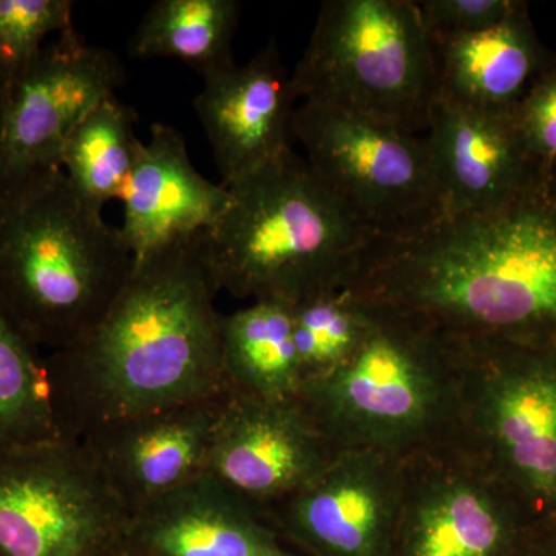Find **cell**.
<instances>
[{"label": "cell", "mask_w": 556, "mask_h": 556, "mask_svg": "<svg viewBox=\"0 0 556 556\" xmlns=\"http://www.w3.org/2000/svg\"><path fill=\"white\" fill-rule=\"evenodd\" d=\"M343 289L452 338L556 348V164L493 211L372 239Z\"/></svg>", "instance_id": "1"}, {"label": "cell", "mask_w": 556, "mask_h": 556, "mask_svg": "<svg viewBox=\"0 0 556 556\" xmlns=\"http://www.w3.org/2000/svg\"><path fill=\"white\" fill-rule=\"evenodd\" d=\"M201 233L134 260L105 316L46 358L61 437L228 391Z\"/></svg>", "instance_id": "2"}, {"label": "cell", "mask_w": 556, "mask_h": 556, "mask_svg": "<svg viewBox=\"0 0 556 556\" xmlns=\"http://www.w3.org/2000/svg\"><path fill=\"white\" fill-rule=\"evenodd\" d=\"M228 189L201 249L218 292L232 298L295 306L343 289L375 239L294 150Z\"/></svg>", "instance_id": "3"}, {"label": "cell", "mask_w": 556, "mask_h": 556, "mask_svg": "<svg viewBox=\"0 0 556 556\" xmlns=\"http://www.w3.org/2000/svg\"><path fill=\"white\" fill-rule=\"evenodd\" d=\"M362 303L371 316L367 334L342 365L303 383L302 407L338 455L372 452L407 463L457 445L456 339L419 318Z\"/></svg>", "instance_id": "4"}, {"label": "cell", "mask_w": 556, "mask_h": 556, "mask_svg": "<svg viewBox=\"0 0 556 556\" xmlns=\"http://www.w3.org/2000/svg\"><path fill=\"white\" fill-rule=\"evenodd\" d=\"M131 269L121 229L80 201L65 175L0 214V306L36 348L53 353L86 336Z\"/></svg>", "instance_id": "5"}, {"label": "cell", "mask_w": 556, "mask_h": 556, "mask_svg": "<svg viewBox=\"0 0 556 556\" xmlns=\"http://www.w3.org/2000/svg\"><path fill=\"white\" fill-rule=\"evenodd\" d=\"M295 98L426 134L433 42L416 0H327L291 75Z\"/></svg>", "instance_id": "6"}, {"label": "cell", "mask_w": 556, "mask_h": 556, "mask_svg": "<svg viewBox=\"0 0 556 556\" xmlns=\"http://www.w3.org/2000/svg\"><path fill=\"white\" fill-rule=\"evenodd\" d=\"M456 343L457 447L482 464L530 514H556V348L495 339Z\"/></svg>", "instance_id": "7"}, {"label": "cell", "mask_w": 556, "mask_h": 556, "mask_svg": "<svg viewBox=\"0 0 556 556\" xmlns=\"http://www.w3.org/2000/svg\"><path fill=\"white\" fill-rule=\"evenodd\" d=\"M294 137L314 174L375 239L412 236L441 218L426 134L303 101Z\"/></svg>", "instance_id": "8"}, {"label": "cell", "mask_w": 556, "mask_h": 556, "mask_svg": "<svg viewBox=\"0 0 556 556\" xmlns=\"http://www.w3.org/2000/svg\"><path fill=\"white\" fill-rule=\"evenodd\" d=\"M123 83L115 54L75 30L46 46L17 75L0 79V214L64 175L70 135Z\"/></svg>", "instance_id": "9"}, {"label": "cell", "mask_w": 556, "mask_h": 556, "mask_svg": "<svg viewBox=\"0 0 556 556\" xmlns=\"http://www.w3.org/2000/svg\"><path fill=\"white\" fill-rule=\"evenodd\" d=\"M127 522L86 442L0 453V556H97Z\"/></svg>", "instance_id": "10"}, {"label": "cell", "mask_w": 556, "mask_h": 556, "mask_svg": "<svg viewBox=\"0 0 556 556\" xmlns=\"http://www.w3.org/2000/svg\"><path fill=\"white\" fill-rule=\"evenodd\" d=\"M519 504L466 450H437L404 466L390 556H511Z\"/></svg>", "instance_id": "11"}, {"label": "cell", "mask_w": 556, "mask_h": 556, "mask_svg": "<svg viewBox=\"0 0 556 556\" xmlns=\"http://www.w3.org/2000/svg\"><path fill=\"white\" fill-rule=\"evenodd\" d=\"M404 466L379 453H339L313 484L263 515L300 556H390Z\"/></svg>", "instance_id": "12"}, {"label": "cell", "mask_w": 556, "mask_h": 556, "mask_svg": "<svg viewBox=\"0 0 556 556\" xmlns=\"http://www.w3.org/2000/svg\"><path fill=\"white\" fill-rule=\"evenodd\" d=\"M336 456L298 397L266 401L230 391L206 473L263 514L313 484Z\"/></svg>", "instance_id": "13"}, {"label": "cell", "mask_w": 556, "mask_h": 556, "mask_svg": "<svg viewBox=\"0 0 556 556\" xmlns=\"http://www.w3.org/2000/svg\"><path fill=\"white\" fill-rule=\"evenodd\" d=\"M441 217L503 206L548 169L530 152L515 110L468 108L437 97L426 131Z\"/></svg>", "instance_id": "14"}, {"label": "cell", "mask_w": 556, "mask_h": 556, "mask_svg": "<svg viewBox=\"0 0 556 556\" xmlns=\"http://www.w3.org/2000/svg\"><path fill=\"white\" fill-rule=\"evenodd\" d=\"M230 390L91 431L87 444L129 518L206 473Z\"/></svg>", "instance_id": "15"}, {"label": "cell", "mask_w": 556, "mask_h": 556, "mask_svg": "<svg viewBox=\"0 0 556 556\" xmlns=\"http://www.w3.org/2000/svg\"><path fill=\"white\" fill-rule=\"evenodd\" d=\"M203 79L193 105L223 186L228 188L292 150L298 98L276 39L247 64L229 65Z\"/></svg>", "instance_id": "16"}, {"label": "cell", "mask_w": 556, "mask_h": 556, "mask_svg": "<svg viewBox=\"0 0 556 556\" xmlns=\"http://www.w3.org/2000/svg\"><path fill=\"white\" fill-rule=\"evenodd\" d=\"M121 201V233L134 260H141L214 228L229 206L230 192L193 167L177 129L156 123Z\"/></svg>", "instance_id": "17"}, {"label": "cell", "mask_w": 556, "mask_h": 556, "mask_svg": "<svg viewBox=\"0 0 556 556\" xmlns=\"http://www.w3.org/2000/svg\"><path fill=\"white\" fill-rule=\"evenodd\" d=\"M126 533L153 556H300L257 507L207 473L131 515Z\"/></svg>", "instance_id": "18"}, {"label": "cell", "mask_w": 556, "mask_h": 556, "mask_svg": "<svg viewBox=\"0 0 556 556\" xmlns=\"http://www.w3.org/2000/svg\"><path fill=\"white\" fill-rule=\"evenodd\" d=\"M437 97L468 108L515 110L551 64L527 3L495 27L473 35L431 38Z\"/></svg>", "instance_id": "19"}, {"label": "cell", "mask_w": 556, "mask_h": 556, "mask_svg": "<svg viewBox=\"0 0 556 556\" xmlns=\"http://www.w3.org/2000/svg\"><path fill=\"white\" fill-rule=\"evenodd\" d=\"M223 371L232 393L288 401L302 388L292 306L252 302L219 318Z\"/></svg>", "instance_id": "20"}, {"label": "cell", "mask_w": 556, "mask_h": 556, "mask_svg": "<svg viewBox=\"0 0 556 556\" xmlns=\"http://www.w3.org/2000/svg\"><path fill=\"white\" fill-rule=\"evenodd\" d=\"M137 112L118 98L94 105L79 121L62 152V172L80 201L94 211L121 200L144 141L135 131Z\"/></svg>", "instance_id": "21"}, {"label": "cell", "mask_w": 556, "mask_h": 556, "mask_svg": "<svg viewBox=\"0 0 556 556\" xmlns=\"http://www.w3.org/2000/svg\"><path fill=\"white\" fill-rule=\"evenodd\" d=\"M237 0H159L130 40L137 58H172L201 75L236 64L232 42L240 20Z\"/></svg>", "instance_id": "22"}, {"label": "cell", "mask_w": 556, "mask_h": 556, "mask_svg": "<svg viewBox=\"0 0 556 556\" xmlns=\"http://www.w3.org/2000/svg\"><path fill=\"white\" fill-rule=\"evenodd\" d=\"M61 438L46 358L0 306V453Z\"/></svg>", "instance_id": "23"}, {"label": "cell", "mask_w": 556, "mask_h": 556, "mask_svg": "<svg viewBox=\"0 0 556 556\" xmlns=\"http://www.w3.org/2000/svg\"><path fill=\"white\" fill-rule=\"evenodd\" d=\"M292 321L305 383L328 375L356 351L371 316L361 300L346 289H338L292 306Z\"/></svg>", "instance_id": "24"}, {"label": "cell", "mask_w": 556, "mask_h": 556, "mask_svg": "<svg viewBox=\"0 0 556 556\" xmlns=\"http://www.w3.org/2000/svg\"><path fill=\"white\" fill-rule=\"evenodd\" d=\"M72 0H0V79L17 75L53 33L73 28Z\"/></svg>", "instance_id": "25"}, {"label": "cell", "mask_w": 556, "mask_h": 556, "mask_svg": "<svg viewBox=\"0 0 556 556\" xmlns=\"http://www.w3.org/2000/svg\"><path fill=\"white\" fill-rule=\"evenodd\" d=\"M430 38L473 35L495 27L518 9L514 0H416Z\"/></svg>", "instance_id": "26"}, {"label": "cell", "mask_w": 556, "mask_h": 556, "mask_svg": "<svg viewBox=\"0 0 556 556\" xmlns=\"http://www.w3.org/2000/svg\"><path fill=\"white\" fill-rule=\"evenodd\" d=\"M519 129L530 152L546 166L556 164V61L538 76L515 108Z\"/></svg>", "instance_id": "27"}, {"label": "cell", "mask_w": 556, "mask_h": 556, "mask_svg": "<svg viewBox=\"0 0 556 556\" xmlns=\"http://www.w3.org/2000/svg\"><path fill=\"white\" fill-rule=\"evenodd\" d=\"M97 556H153L148 548L139 546L124 530L115 540L110 541Z\"/></svg>", "instance_id": "28"}, {"label": "cell", "mask_w": 556, "mask_h": 556, "mask_svg": "<svg viewBox=\"0 0 556 556\" xmlns=\"http://www.w3.org/2000/svg\"><path fill=\"white\" fill-rule=\"evenodd\" d=\"M543 556H556V544L548 548V551L544 552Z\"/></svg>", "instance_id": "29"}]
</instances>
